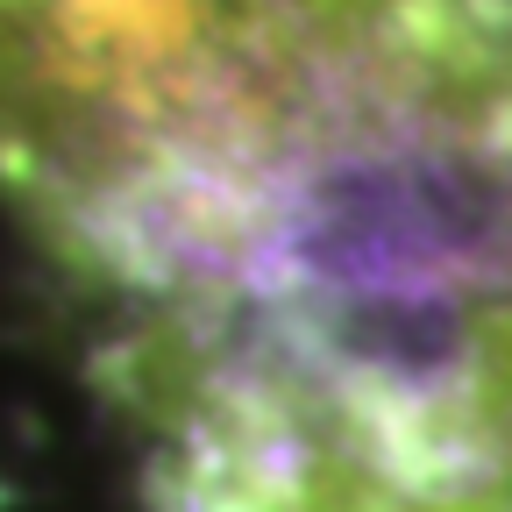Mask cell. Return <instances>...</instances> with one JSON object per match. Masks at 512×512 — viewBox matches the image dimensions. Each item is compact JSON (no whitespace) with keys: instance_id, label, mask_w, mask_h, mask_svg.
Returning <instances> with one entry per match:
<instances>
[{"instance_id":"1","label":"cell","mask_w":512,"mask_h":512,"mask_svg":"<svg viewBox=\"0 0 512 512\" xmlns=\"http://www.w3.org/2000/svg\"><path fill=\"white\" fill-rule=\"evenodd\" d=\"M498 64L463 0H0V192L164 306L328 171L498 121Z\"/></svg>"},{"instance_id":"2","label":"cell","mask_w":512,"mask_h":512,"mask_svg":"<svg viewBox=\"0 0 512 512\" xmlns=\"http://www.w3.org/2000/svg\"><path fill=\"white\" fill-rule=\"evenodd\" d=\"M157 512H512V448L441 349H377L299 392L128 370Z\"/></svg>"}]
</instances>
